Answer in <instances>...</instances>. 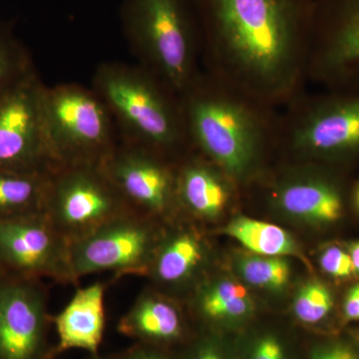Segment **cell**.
Wrapping results in <instances>:
<instances>
[{"instance_id":"17","label":"cell","mask_w":359,"mask_h":359,"mask_svg":"<svg viewBox=\"0 0 359 359\" xmlns=\"http://www.w3.org/2000/svg\"><path fill=\"white\" fill-rule=\"evenodd\" d=\"M187 311L179 297L151 285L120 318L117 330L137 344L178 351L197 332L190 328Z\"/></svg>"},{"instance_id":"14","label":"cell","mask_w":359,"mask_h":359,"mask_svg":"<svg viewBox=\"0 0 359 359\" xmlns=\"http://www.w3.org/2000/svg\"><path fill=\"white\" fill-rule=\"evenodd\" d=\"M41 280L0 275V359H53Z\"/></svg>"},{"instance_id":"2","label":"cell","mask_w":359,"mask_h":359,"mask_svg":"<svg viewBox=\"0 0 359 359\" xmlns=\"http://www.w3.org/2000/svg\"><path fill=\"white\" fill-rule=\"evenodd\" d=\"M191 150L245 190L278 156L280 110L245 96L201 70L180 94Z\"/></svg>"},{"instance_id":"30","label":"cell","mask_w":359,"mask_h":359,"mask_svg":"<svg viewBox=\"0 0 359 359\" xmlns=\"http://www.w3.org/2000/svg\"><path fill=\"white\" fill-rule=\"evenodd\" d=\"M339 311L340 320L344 325L359 321V278L353 280L344 292Z\"/></svg>"},{"instance_id":"19","label":"cell","mask_w":359,"mask_h":359,"mask_svg":"<svg viewBox=\"0 0 359 359\" xmlns=\"http://www.w3.org/2000/svg\"><path fill=\"white\" fill-rule=\"evenodd\" d=\"M107 287V283L97 282L78 287L65 309L52 316L57 334L52 349L53 359L70 351H85L90 356L100 354L106 330Z\"/></svg>"},{"instance_id":"6","label":"cell","mask_w":359,"mask_h":359,"mask_svg":"<svg viewBox=\"0 0 359 359\" xmlns=\"http://www.w3.org/2000/svg\"><path fill=\"white\" fill-rule=\"evenodd\" d=\"M349 176L314 163L278 162L244 191H257L264 207L278 219L328 233L353 211Z\"/></svg>"},{"instance_id":"4","label":"cell","mask_w":359,"mask_h":359,"mask_svg":"<svg viewBox=\"0 0 359 359\" xmlns=\"http://www.w3.org/2000/svg\"><path fill=\"white\" fill-rule=\"evenodd\" d=\"M120 15L138 65L180 95L202 70V33L195 1L125 0Z\"/></svg>"},{"instance_id":"33","label":"cell","mask_w":359,"mask_h":359,"mask_svg":"<svg viewBox=\"0 0 359 359\" xmlns=\"http://www.w3.org/2000/svg\"><path fill=\"white\" fill-rule=\"evenodd\" d=\"M351 334V337H353V341H355V344L359 346V330H353Z\"/></svg>"},{"instance_id":"24","label":"cell","mask_w":359,"mask_h":359,"mask_svg":"<svg viewBox=\"0 0 359 359\" xmlns=\"http://www.w3.org/2000/svg\"><path fill=\"white\" fill-rule=\"evenodd\" d=\"M35 70L32 55L14 33L13 22L0 21V101Z\"/></svg>"},{"instance_id":"31","label":"cell","mask_w":359,"mask_h":359,"mask_svg":"<svg viewBox=\"0 0 359 359\" xmlns=\"http://www.w3.org/2000/svg\"><path fill=\"white\" fill-rule=\"evenodd\" d=\"M346 248L351 255V261H353L354 273L356 278H359V240L353 241V242L346 243Z\"/></svg>"},{"instance_id":"18","label":"cell","mask_w":359,"mask_h":359,"mask_svg":"<svg viewBox=\"0 0 359 359\" xmlns=\"http://www.w3.org/2000/svg\"><path fill=\"white\" fill-rule=\"evenodd\" d=\"M186 304L199 330L235 332L248 327L257 313L252 290L233 273H208L186 297Z\"/></svg>"},{"instance_id":"10","label":"cell","mask_w":359,"mask_h":359,"mask_svg":"<svg viewBox=\"0 0 359 359\" xmlns=\"http://www.w3.org/2000/svg\"><path fill=\"white\" fill-rule=\"evenodd\" d=\"M308 81L359 91V0H316Z\"/></svg>"},{"instance_id":"22","label":"cell","mask_w":359,"mask_h":359,"mask_svg":"<svg viewBox=\"0 0 359 359\" xmlns=\"http://www.w3.org/2000/svg\"><path fill=\"white\" fill-rule=\"evenodd\" d=\"M231 266L233 275L250 290L280 295L292 283L290 257L259 256L245 250H238L231 256Z\"/></svg>"},{"instance_id":"7","label":"cell","mask_w":359,"mask_h":359,"mask_svg":"<svg viewBox=\"0 0 359 359\" xmlns=\"http://www.w3.org/2000/svg\"><path fill=\"white\" fill-rule=\"evenodd\" d=\"M47 143L60 166H102L120 138L107 106L92 88L74 83L47 87L44 95Z\"/></svg>"},{"instance_id":"20","label":"cell","mask_w":359,"mask_h":359,"mask_svg":"<svg viewBox=\"0 0 359 359\" xmlns=\"http://www.w3.org/2000/svg\"><path fill=\"white\" fill-rule=\"evenodd\" d=\"M221 233L237 241L244 250L266 257L297 259L313 269L301 245L292 233L278 224L237 215L221 229Z\"/></svg>"},{"instance_id":"29","label":"cell","mask_w":359,"mask_h":359,"mask_svg":"<svg viewBox=\"0 0 359 359\" xmlns=\"http://www.w3.org/2000/svg\"><path fill=\"white\" fill-rule=\"evenodd\" d=\"M107 359H178L177 351L163 348V347L137 344L113 354L106 355Z\"/></svg>"},{"instance_id":"3","label":"cell","mask_w":359,"mask_h":359,"mask_svg":"<svg viewBox=\"0 0 359 359\" xmlns=\"http://www.w3.org/2000/svg\"><path fill=\"white\" fill-rule=\"evenodd\" d=\"M92 89L110 111L120 141L175 162L190 152L180 96L140 65L101 63Z\"/></svg>"},{"instance_id":"27","label":"cell","mask_w":359,"mask_h":359,"mask_svg":"<svg viewBox=\"0 0 359 359\" xmlns=\"http://www.w3.org/2000/svg\"><path fill=\"white\" fill-rule=\"evenodd\" d=\"M318 264L321 273L328 280L337 283L358 280L351 255L344 243H330L323 245L318 255Z\"/></svg>"},{"instance_id":"26","label":"cell","mask_w":359,"mask_h":359,"mask_svg":"<svg viewBox=\"0 0 359 359\" xmlns=\"http://www.w3.org/2000/svg\"><path fill=\"white\" fill-rule=\"evenodd\" d=\"M178 359H240L238 341L216 330H197L185 346L177 351Z\"/></svg>"},{"instance_id":"12","label":"cell","mask_w":359,"mask_h":359,"mask_svg":"<svg viewBox=\"0 0 359 359\" xmlns=\"http://www.w3.org/2000/svg\"><path fill=\"white\" fill-rule=\"evenodd\" d=\"M46 88L35 70L0 101V171L50 174L57 169L45 132Z\"/></svg>"},{"instance_id":"16","label":"cell","mask_w":359,"mask_h":359,"mask_svg":"<svg viewBox=\"0 0 359 359\" xmlns=\"http://www.w3.org/2000/svg\"><path fill=\"white\" fill-rule=\"evenodd\" d=\"M242 190L221 168L191 150L177 163V198L181 218L219 223L237 204Z\"/></svg>"},{"instance_id":"25","label":"cell","mask_w":359,"mask_h":359,"mask_svg":"<svg viewBox=\"0 0 359 359\" xmlns=\"http://www.w3.org/2000/svg\"><path fill=\"white\" fill-rule=\"evenodd\" d=\"M238 344L240 359H294L289 340L271 328L252 330Z\"/></svg>"},{"instance_id":"28","label":"cell","mask_w":359,"mask_h":359,"mask_svg":"<svg viewBox=\"0 0 359 359\" xmlns=\"http://www.w3.org/2000/svg\"><path fill=\"white\" fill-rule=\"evenodd\" d=\"M309 359H359V346L355 341L341 339L320 340L309 349Z\"/></svg>"},{"instance_id":"34","label":"cell","mask_w":359,"mask_h":359,"mask_svg":"<svg viewBox=\"0 0 359 359\" xmlns=\"http://www.w3.org/2000/svg\"><path fill=\"white\" fill-rule=\"evenodd\" d=\"M85 359H107V358H106V355H101V354H99V355H97V356L87 355V358Z\"/></svg>"},{"instance_id":"13","label":"cell","mask_w":359,"mask_h":359,"mask_svg":"<svg viewBox=\"0 0 359 359\" xmlns=\"http://www.w3.org/2000/svg\"><path fill=\"white\" fill-rule=\"evenodd\" d=\"M0 275L77 285L70 243L46 215L0 219Z\"/></svg>"},{"instance_id":"21","label":"cell","mask_w":359,"mask_h":359,"mask_svg":"<svg viewBox=\"0 0 359 359\" xmlns=\"http://www.w3.org/2000/svg\"><path fill=\"white\" fill-rule=\"evenodd\" d=\"M52 173L0 171V219L46 215Z\"/></svg>"},{"instance_id":"9","label":"cell","mask_w":359,"mask_h":359,"mask_svg":"<svg viewBox=\"0 0 359 359\" xmlns=\"http://www.w3.org/2000/svg\"><path fill=\"white\" fill-rule=\"evenodd\" d=\"M165 224L137 212H129L70 244L73 273L80 282L99 273L146 278Z\"/></svg>"},{"instance_id":"1","label":"cell","mask_w":359,"mask_h":359,"mask_svg":"<svg viewBox=\"0 0 359 359\" xmlns=\"http://www.w3.org/2000/svg\"><path fill=\"white\" fill-rule=\"evenodd\" d=\"M203 70L283 109L306 91L316 0H194Z\"/></svg>"},{"instance_id":"15","label":"cell","mask_w":359,"mask_h":359,"mask_svg":"<svg viewBox=\"0 0 359 359\" xmlns=\"http://www.w3.org/2000/svg\"><path fill=\"white\" fill-rule=\"evenodd\" d=\"M211 249L197 224L181 219L166 226L147 276L167 294L188 297L210 273Z\"/></svg>"},{"instance_id":"23","label":"cell","mask_w":359,"mask_h":359,"mask_svg":"<svg viewBox=\"0 0 359 359\" xmlns=\"http://www.w3.org/2000/svg\"><path fill=\"white\" fill-rule=\"evenodd\" d=\"M290 309L294 320L304 327H325L337 311V297L327 282L313 276L295 290Z\"/></svg>"},{"instance_id":"5","label":"cell","mask_w":359,"mask_h":359,"mask_svg":"<svg viewBox=\"0 0 359 359\" xmlns=\"http://www.w3.org/2000/svg\"><path fill=\"white\" fill-rule=\"evenodd\" d=\"M278 162L359 167V91H304L280 110Z\"/></svg>"},{"instance_id":"8","label":"cell","mask_w":359,"mask_h":359,"mask_svg":"<svg viewBox=\"0 0 359 359\" xmlns=\"http://www.w3.org/2000/svg\"><path fill=\"white\" fill-rule=\"evenodd\" d=\"M129 212L102 166H60L51 174L46 217L70 244Z\"/></svg>"},{"instance_id":"11","label":"cell","mask_w":359,"mask_h":359,"mask_svg":"<svg viewBox=\"0 0 359 359\" xmlns=\"http://www.w3.org/2000/svg\"><path fill=\"white\" fill-rule=\"evenodd\" d=\"M177 163L154 151L120 141L102 168L133 211L169 226L182 219Z\"/></svg>"},{"instance_id":"32","label":"cell","mask_w":359,"mask_h":359,"mask_svg":"<svg viewBox=\"0 0 359 359\" xmlns=\"http://www.w3.org/2000/svg\"><path fill=\"white\" fill-rule=\"evenodd\" d=\"M351 202L353 211L359 216V179L355 182H351Z\"/></svg>"}]
</instances>
